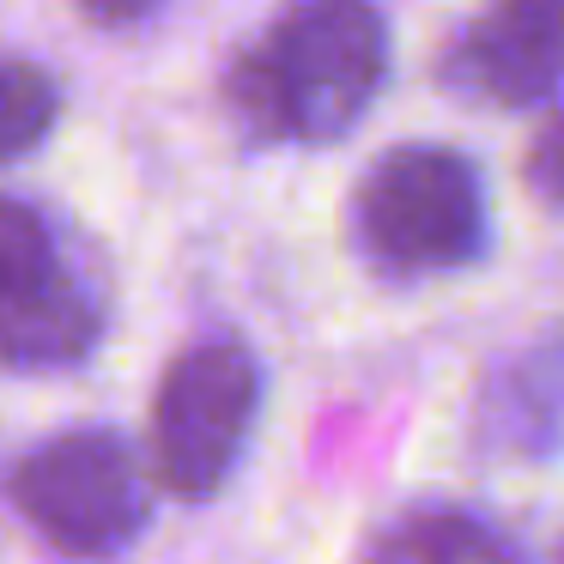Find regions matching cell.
Returning a JSON list of instances; mask_svg holds the SVG:
<instances>
[{
	"mask_svg": "<svg viewBox=\"0 0 564 564\" xmlns=\"http://www.w3.org/2000/svg\"><path fill=\"white\" fill-rule=\"evenodd\" d=\"M365 564H522L491 528L455 510H413L377 534Z\"/></svg>",
	"mask_w": 564,
	"mask_h": 564,
	"instance_id": "ba28073f",
	"label": "cell"
},
{
	"mask_svg": "<svg viewBox=\"0 0 564 564\" xmlns=\"http://www.w3.org/2000/svg\"><path fill=\"white\" fill-rule=\"evenodd\" d=\"M261 406V365L237 340H195L152 401V474L176 498H213Z\"/></svg>",
	"mask_w": 564,
	"mask_h": 564,
	"instance_id": "277c9868",
	"label": "cell"
},
{
	"mask_svg": "<svg viewBox=\"0 0 564 564\" xmlns=\"http://www.w3.org/2000/svg\"><path fill=\"white\" fill-rule=\"evenodd\" d=\"M389 74V31L370 0H292L237 62L231 110L256 140H340Z\"/></svg>",
	"mask_w": 564,
	"mask_h": 564,
	"instance_id": "6da1fadb",
	"label": "cell"
},
{
	"mask_svg": "<svg viewBox=\"0 0 564 564\" xmlns=\"http://www.w3.org/2000/svg\"><path fill=\"white\" fill-rule=\"evenodd\" d=\"M479 437L498 455H546L564 443V346L510 358L491 370L479 401Z\"/></svg>",
	"mask_w": 564,
	"mask_h": 564,
	"instance_id": "52a82bcc",
	"label": "cell"
},
{
	"mask_svg": "<svg viewBox=\"0 0 564 564\" xmlns=\"http://www.w3.org/2000/svg\"><path fill=\"white\" fill-rule=\"evenodd\" d=\"M443 79L455 98L528 110L564 86V0H491L449 43Z\"/></svg>",
	"mask_w": 564,
	"mask_h": 564,
	"instance_id": "8992f818",
	"label": "cell"
},
{
	"mask_svg": "<svg viewBox=\"0 0 564 564\" xmlns=\"http://www.w3.org/2000/svg\"><path fill=\"white\" fill-rule=\"evenodd\" d=\"M55 122V86L25 62H0V159H25Z\"/></svg>",
	"mask_w": 564,
	"mask_h": 564,
	"instance_id": "9c48e42d",
	"label": "cell"
},
{
	"mask_svg": "<svg viewBox=\"0 0 564 564\" xmlns=\"http://www.w3.org/2000/svg\"><path fill=\"white\" fill-rule=\"evenodd\" d=\"M558 564H564V540H558Z\"/></svg>",
	"mask_w": 564,
	"mask_h": 564,
	"instance_id": "7c38bea8",
	"label": "cell"
},
{
	"mask_svg": "<svg viewBox=\"0 0 564 564\" xmlns=\"http://www.w3.org/2000/svg\"><path fill=\"white\" fill-rule=\"evenodd\" d=\"M352 237L382 273H449L486 243V195L462 152L394 147L352 195Z\"/></svg>",
	"mask_w": 564,
	"mask_h": 564,
	"instance_id": "7a4b0ae2",
	"label": "cell"
},
{
	"mask_svg": "<svg viewBox=\"0 0 564 564\" xmlns=\"http://www.w3.org/2000/svg\"><path fill=\"white\" fill-rule=\"evenodd\" d=\"M152 7H159V0H79V13H86L91 25H134Z\"/></svg>",
	"mask_w": 564,
	"mask_h": 564,
	"instance_id": "8fae6325",
	"label": "cell"
},
{
	"mask_svg": "<svg viewBox=\"0 0 564 564\" xmlns=\"http://www.w3.org/2000/svg\"><path fill=\"white\" fill-rule=\"evenodd\" d=\"M7 491H13L19 516L74 558L122 552L152 510L147 467L116 431H67V437L37 443L13 467Z\"/></svg>",
	"mask_w": 564,
	"mask_h": 564,
	"instance_id": "3957f363",
	"label": "cell"
},
{
	"mask_svg": "<svg viewBox=\"0 0 564 564\" xmlns=\"http://www.w3.org/2000/svg\"><path fill=\"white\" fill-rule=\"evenodd\" d=\"M104 297L37 207L0 195V365L67 370L98 346Z\"/></svg>",
	"mask_w": 564,
	"mask_h": 564,
	"instance_id": "5b68a950",
	"label": "cell"
},
{
	"mask_svg": "<svg viewBox=\"0 0 564 564\" xmlns=\"http://www.w3.org/2000/svg\"><path fill=\"white\" fill-rule=\"evenodd\" d=\"M528 188H534L546 207H564V110L528 147Z\"/></svg>",
	"mask_w": 564,
	"mask_h": 564,
	"instance_id": "30bf717a",
	"label": "cell"
}]
</instances>
